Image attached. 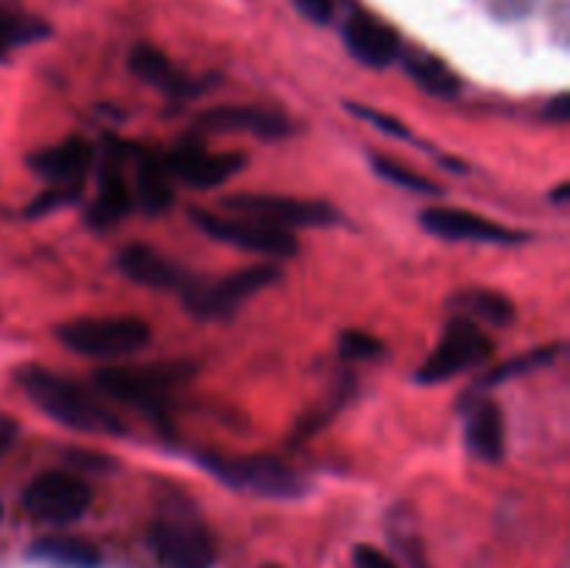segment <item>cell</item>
Masks as SVG:
<instances>
[{
	"label": "cell",
	"mask_w": 570,
	"mask_h": 568,
	"mask_svg": "<svg viewBox=\"0 0 570 568\" xmlns=\"http://www.w3.org/2000/svg\"><path fill=\"white\" fill-rule=\"evenodd\" d=\"M560 349L562 345H543V349L527 351V354H521V356H515V360L504 362V365L493 368L488 376L479 379V388H493V384L507 382V379H515V376H523V373L538 371V368L554 362V356L560 354Z\"/></svg>",
	"instance_id": "25"
},
{
	"label": "cell",
	"mask_w": 570,
	"mask_h": 568,
	"mask_svg": "<svg viewBox=\"0 0 570 568\" xmlns=\"http://www.w3.org/2000/svg\"><path fill=\"white\" fill-rule=\"evenodd\" d=\"M248 165V156L239 150H220L212 154L200 139H181L170 154L165 156V167L173 182H181L193 189H215L220 184L232 182L243 167Z\"/></svg>",
	"instance_id": "11"
},
{
	"label": "cell",
	"mask_w": 570,
	"mask_h": 568,
	"mask_svg": "<svg viewBox=\"0 0 570 568\" xmlns=\"http://www.w3.org/2000/svg\"><path fill=\"white\" fill-rule=\"evenodd\" d=\"M404 70L410 72L412 81H415L423 92L432 95V98L451 100V98H456L462 89L460 76H456V72L451 70L443 59L426 53V50H406Z\"/></svg>",
	"instance_id": "22"
},
{
	"label": "cell",
	"mask_w": 570,
	"mask_h": 568,
	"mask_svg": "<svg viewBox=\"0 0 570 568\" xmlns=\"http://www.w3.org/2000/svg\"><path fill=\"white\" fill-rule=\"evenodd\" d=\"M117 267H120L122 276H128L131 282L150 290H178V293H181L184 284L189 282L184 267H178L176 262L167 259L159 251H154L150 245L142 243L126 245V248L117 254Z\"/></svg>",
	"instance_id": "17"
},
{
	"label": "cell",
	"mask_w": 570,
	"mask_h": 568,
	"mask_svg": "<svg viewBox=\"0 0 570 568\" xmlns=\"http://www.w3.org/2000/svg\"><path fill=\"white\" fill-rule=\"evenodd\" d=\"M22 505L37 521L50 527H67L87 516L92 490L81 477L67 471H45L28 482Z\"/></svg>",
	"instance_id": "10"
},
{
	"label": "cell",
	"mask_w": 570,
	"mask_h": 568,
	"mask_svg": "<svg viewBox=\"0 0 570 568\" xmlns=\"http://www.w3.org/2000/svg\"><path fill=\"white\" fill-rule=\"evenodd\" d=\"M17 382L26 390L28 399L45 412V415L53 418L56 423L67 429H76L83 434H106V438H115V434L126 432L120 418L104 404V401L95 399L89 390H83L81 384L70 382V379L59 376V373L48 371V368L28 365L17 373Z\"/></svg>",
	"instance_id": "1"
},
{
	"label": "cell",
	"mask_w": 570,
	"mask_h": 568,
	"mask_svg": "<svg viewBox=\"0 0 570 568\" xmlns=\"http://www.w3.org/2000/svg\"><path fill=\"white\" fill-rule=\"evenodd\" d=\"M81 195V187H50L48 193L39 195L31 206H28V215H48V212L61 209V206H70L72 200H78Z\"/></svg>",
	"instance_id": "28"
},
{
	"label": "cell",
	"mask_w": 570,
	"mask_h": 568,
	"mask_svg": "<svg viewBox=\"0 0 570 568\" xmlns=\"http://www.w3.org/2000/svg\"><path fill=\"white\" fill-rule=\"evenodd\" d=\"M198 126L206 131L250 134L259 139H282L289 134L287 117L265 106H217L198 117Z\"/></svg>",
	"instance_id": "16"
},
{
	"label": "cell",
	"mask_w": 570,
	"mask_h": 568,
	"mask_svg": "<svg viewBox=\"0 0 570 568\" xmlns=\"http://www.w3.org/2000/svg\"><path fill=\"white\" fill-rule=\"evenodd\" d=\"M56 337L76 354L95 360H122L150 343V323L134 315H95L76 317L56 329Z\"/></svg>",
	"instance_id": "3"
},
{
	"label": "cell",
	"mask_w": 570,
	"mask_h": 568,
	"mask_svg": "<svg viewBox=\"0 0 570 568\" xmlns=\"http://www.w3.org/2000/svg\"><path fill=\"white\" fill-rule=\"evenodd\" d=\"M17 438H20V423L0 412V457H6L14 449Z\"/></svg>",
	"instance_id": "32"
},
{
	"label": "cell",
	"mask_w": 570,
	"mask_h": 568,
	"mask_svg": "<svg viewBox=\"0 0 570 568\" xmlns=\"http://www.w3.org/2000/svg\"><path fill=\"white\" fill-rule=\"evenodd\" d=\"M421 226L440 239H454V243H484V245H521L527 243V234L507 228L490 217L476 212L456 209V206H432L421 212Z\"/></svg>",
	"instance_id": "12"
},
{
	"label": "cell",
	"mask_w": 570,
	"mask_h": 568,
	"mask_svg": "<svg viewBox=\"0 0 570 568\" xmlns=\"http://www.w3.org/2000/svg\"><path fill=\"white\" fill-rule=\"evenodd\" d=\"M493 340L479 323L465 321V317H451L449 326L440 334L438 345L417 368L415 379L421 384H443L460 373L476 371L493 356Z\"/></svg>",
	"instance_id": "7"
},
{
	"label": "cell",
	"mask_w": 570,
	"mask_h": 568,
	"mask_svg": "<svg viewBox=\"0 0 570 568\" xmlns=\"http://www.w3.org/2000/svg\"><path fill=\"white\" fill-rule=\"evenodd\" d=\"M134 204L145 215H161L173 204V178L165 167V156L154 150H137L134 161Z\"/></svg>",
	"instance_id": "20"
},
{
	"label": "cell",
	"mask_w": 570,
	"mask_h": 568,
	"mask_svg": "<svg viewBox=\"0 0 570 568\" xmlns=\"http://www.w3.org/2000/svg\"><path fill=\"white\" fill-rule=\"evenodd\" d=\"M371 167L376 170L379 178H384V182L395 184V187L401 189H412V193H440V187L434 182H429L426 176H421V173H415L412 167L401 165L399 159H393V156H382V154H373L371 156Z\"/></svg>",
	"instance_id": "26"
},
{
	"label": "cell",
	"mask_w": 570,
	"mask_h": 568,
	"mask_svg": "<svg viewBox=\"0 0 570 568\" xmlns=\"http://www.w3.org/2000/svg\"><path fill=\"white\" fill-rule=\"evenodd\" d=\"M278 278H282V271L276 265H271V262H262V265L243 267V271L215 278V282L189 278L181 287V298L184 306L195 317H200V321H217V317H226L232 312H237L256 293L278 284Z\"/></svg>",
	"instance_id": "6"
},
{
	"label": "cell",
	"mask_w": 570,
	"mask_h": 568,
	"mask_svg": "<svg viewBox=\"0 0 570 568\" xmlns=\"http://www.w3.org/2000/svg\"><path fill=\"white\" fill-rule=\"evenodd\" d=\"M148 543L161 568L215 566V538L189 507H167L150 527Z\"/></svg>",
	"instance_id": "4"
},
{
	"label": "cell",
	"mask_w": 570,
	"mask_h": 568,
	"mask_svg": "<svg viewBox=\"0 0 570 568\" xmlns=\"http://www.w3.org/2000/svg\"><path fill=\"white\" fill-rule=\"evenodd\" d=\"M189 217L212 239L248 251V254L267 256V259H289L298 254V239L287 228L267 226L245 215H217L209 209H189Z\"/></svg>",
	"instance_id": "8"
},
{
	"label": "cell",
	"mask_w": 570,
	"mask_h": 568,
	"mask_svg": "<svg viewBox=\"0 0 570 568\" xmlns=\"http://www.w3.org/2000/svg\"><path fill=\"white\" fill-rule=\"evenodd\" d=\"M31 557L48 562L56 568H98L100 551L83 538H65V535H50L31 546Z\"/></svg>",
	"instance_id": "23"
},
{
	"label": "cell",
	"mask_w": 570,
	"mask_h": 568,
	"mask_svg": "<svg viewBox=\"0 0 570 568\" xmlns=\"http://www.w3.org/2000/svg\"><path fill=\"white\" fill-rule=\"evenodd\" d=\"M128 65H131L134 76L142 78L148 87L159 89L167 98H193V95L200 92L198 81L193 76L181 70L176 61L167 59L159 48L142 42L131 50L128 56Z\"/></svg>",
	"instance_id": "18"
},
{
	"label": "cell",
	"mask_w": 570,
	"mask_h": 568,
	"mask_svg": "<svg viewBox=\"0 0 570 568\" xmlns=\"http://www.w3.org/2000/svg\"><path fill=\"white\" fill-rule=\"evenodd\" d=\"M382 354V343H379L373 334L360 332V329H348L343 332L340 337V356L348 362H367V360H376Z\"/></svg>",
	"instance_id": "27"
},
{
	"label": "cell",
	"mask_w": 570,
	"mask_h": 568,
	"mask_svg": "<svg viewBox=\"0 0 570 568\" xmlns=\"http://www.w3.org/2000/svg\"><path fill=\"white\" fill-rule=\"evenodd\" d=\"M200 466L232 488L265 499H298L306 490L304 477L273 454H204Z\"/></svg>",
	"instance_id": "5"
},
{
	"label": "cell",
	"mask_w": 570,
	"mask_h": 568,
	"mask_svg": "<svg viewBox=\"0 0 570 568\" xmlns=\"http://www.w3.org/2000/svg\"><path fill=\"white\" fill-rule=\"evenodd\" d=\"M343 39L354 59H360L367 67H376V70L393 65L404 53L399 31L379 17L365 14V11H356L345 20Z\"/></svg>",
	"instance_id": "14"
},
{
	"label": "cell",
	"mask_w": 570,
	"mask_h": 568,
	"mask_svg": "<svg viewBox=\"0 0 570 568\" xmlns=\"http://www.w3.org/2000/svg\"><path fill=\"white\" fill-rule=\"evenodd\" d=\"M354 566L356 568H399L382 549H376V546H356Z\"/></svg>",
	"instance_id": "31"
},
{
	"label": "cell",
	"mask_w": 570,
	"mask_h": 568,
	"mask_svg": "<svg viewBox=\"0 0 570 568\" xmlns=\"http://www.w3.org/2000/svg\"><path fill=\"white\" fill-rule=\"evenodd\" d=\"M234 215L254 217L276 228H323L340 223V212L326 200L289 198V195H265V193H239L223 200Z\"/></svg>",
	"instance_id": "9"
},
{
	"label": "cell",
	"mask_w": 570,
	"mask_h": 568,
	"mask_svg": "<svg viewBox=\"0 0 570 568\" xmlns=\"http://www.w3.org/2000/svg\"><path fill=\"white\" fill-rule=\"evenodd\" d=\"M568 115H570L568 95H557V98L551 100V104H549V117H551V120L566 123V120H568Z\"/></svg>",
	"instance_id": "33"
},
{
	"label": "cell",
	"mask_w": 570,
	"mask_h": 568,
	"mask_svg": "<svg viewBox=\"0 0 570 568\" xmlns=\"http://www.w3.org/2000/svg\"><path fill=\"white\" fill-rule=\"evenodd\" d=\"M45 33H48V26H45L42 20L0 6V56L20 48V45L37 42V39L45 37Z\"/></svg>",
	"instance_id": "24"
},
{
	"label": "cell",
	"mask_w": 570,
	"mask_h": 568,
	"mask_svg": "<svg viewBox=\"0 0 570 568\" xmlns=\"http://www.w3.org/2000/svg\"><path fill=\"white\" fill-rule=\"evenodd\" d=\"M295 6L306 20L317 22V26H326L334 17V0H295Z\"/></svg>",
	"instance_id": "30"
},
{
	"label": "cell",
	"mask_w": 570,
	"mask_h": 568,
	"mask_svg": "<svg viewBox=\"0 0 570 568\" xmlns=\"http://www.w3.org/2000/svg\"><path fill=\"white\" fill-rule=\"evenodd\" d=\"M465 445L476 460L499 462L507 449L504 412L495 401L479 399L465 415Z\"/></svg>",
	"instance_id": "19"
},
{
	"label": "cell",
	"mask_w": 570,
	"mask_h": 568,
	"mask_svg": "<svg viewBox=\"0 0 570 568\" xmlns=\"http://www.w3.org/2000/svg\"><path fill=\"white\" fill-rule=\"evenodd\" d=\"M456 317H465V321L479 323V326H495L504 329L510 326L512 317H515V306L507 298L504 293L490 287H468L451 298Z\"/></svg>",
	"instance_id": "21"
},
{
	"label": "cell",
	"mask_w": 570,
	"mask_h": 568,
	"mask_svg": "<svg viewBox=\"0 0 570 568\" xmlns=\"http://www.w3.org/2000/svg\"><path fill=\"white\" fill-rule=\"evenodd\" d=\"M348 109L354 111L360 120H367L371 126H376L379 131L384 134H393V137L399 139H412V134L406 131V126L401 120H395V117L384 115V111H376V109H367V106H360V104H348Z\"/></svg>",
	"instance_id": "29"
},
{
	"label": "cell",
	"mask_w": 570,
	"mask_h": 568,
	"mask_svg": "<svg viewBox=\"0 0 570 568\" xmlns=\"http://www.w3.org/2000/svg\"><path fill=\"white\" fill-rule=\"evenodd\" d=\"M195 376V362L159 360L145 365H109L95 373V384L109 399L145 412H161L178 388Z\"/></svg>",
	"instance_id": "2"
},
{
	"label": "cell",
	"mask_w": 570,
	"mask_h": 568,
	"mask_svg": "<svg viewBox=\"0 0 570 568\" xmlns=\"http://www.w3.org/2000/svg\"><path fill=\"white\" fill-rule=\"evenodd\" d=\"M95 161L92 145L83 137H67L48 145L31 156V170L50 182V187H83L89 167Z\"/></svg>",
	"instance_id": "15"
},
{
	"label": "cell",
	"mask_w": 570,
	"mask_h": 568,
	"mask_svg": "<svg viewBox=\"0 0 570 568\" xmlns=\"http://www.w3.org/2000/svg\"><path fill=\"white\" fill-rule=\"evenodd\" d=\"M134 209V193L126 182V148L109 143L98 167V193L89 206V223L109 228Z\"/></svg>",
	"instance_id": "13"
}]
</instances>
